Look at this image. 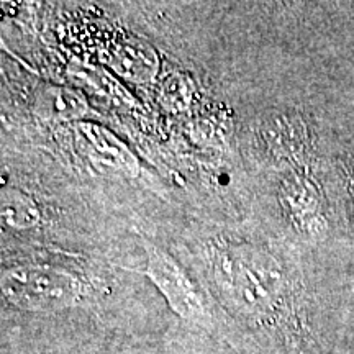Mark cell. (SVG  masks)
Here are the masks:
<instances>
[{
    "instance_id": "52a82bcc",
    "label": "cell",
    "mask_w": 354,
    "mask_h": 354,
    "mask_svg": "<svg viewBox=\"0 0 354 354\" xmlns=\"http://www.w3.org/2000/svg\"><path fill=\"white\" fill-rule=\"evenodd\" d=\"M2 220L13 230H32L41 220L38 203L28 194L17 189L2 190Z\"/></svg>"
},
{
    "instance_id": "6da1fadb",
    "label": "cell",
    "mask_w": 354,
    "mask_h": 354,
    "mask_svg": "<svg viewBox=\"0 0 354 354\" xmlns=\"http://www.w3.org/2000/svg\"><path fill=\"white\" fill-rule=\"evenodd\" d=\"M212 276L223 302L251 325L269 326L284 313L286 286L281 269L268 254L248 245L218 250Z\"/></svg>"
},
{
    "instance_id": "3957f363",
    "label": "cell",
    "mask_w": 354,
    "mask_h": 354,
    "mask_svg": "<svg viewBox=\"0 0 354 354\" xmlns=\"http://www.w3.org/2000/svg\"><path fill=\"white\" fill-rule=\"evenodd\" d=\"M148 276L177 315L183 317L184 320L196 322L198 325L209 323V312L202 295L171 256L159 250H153L148 259Z\"/></svg>"
},
{
    "instance_id": "5b68a950",
    "label": "cell",
    "mask_w": 354,
    "mask_h": 354,
    "mask_svg": "<svg viewBox=\"0 0 354 354\" xmlns=\"http://www.w3.org/2000/svg\"><path fill=\"white\" fill-rule=\"evenodd\" d=\"M33 112L44 120L74 122L88 112V104L81 92L73 87L44 86L33 99Z\"/></svg>"
},
{
    "instance_id": "7a4b0ae2",
    "label": "cell",
    "mask_w": 354,
    "mask_h": 354,
    "mask_svg": "<svg viewBox=\"0 0 354 354\" xmlns=\"http://www.w3.org/2000/svg\"><path fill=\"white\" fill-rule=\"evenodd\" d=\"M3 297L15 307L53 312L76 305L84 295L81 281L50 266H17L2 271Z\"/></svg>"
},
{
    "instance_id": "8992f818",
    "label": "cell",
    "mask_w": 354,
    "mask_h": 354,
    "mask_svg": "<svg viewBox=\"0 0 354 354\" xmlns=\"http://www.w3.org/2000/svg\"><path fill=\"white\" fill-rule=\"evenodd\" d=\"M113 68L131 81L148 82L158 71V57L153 50L138 44H125L115 51Z\"/></svg>"
},
{
    "instance_id": "277c9868",
    "label": "cell",
    "mask_w": 354,
    "mask_h": 354,
    "mask_svg": "<svg viewBox=\"0 0 354 354\" xmlns=\"http://www.w3.org/2000/svg\"><path fill=\"white\" fill-rule=\"evenodd\" d=\"M77 141L91 159L115 171L135 176L140 171L138 159L128 146L117 138L107 128L95 123H79L76 128Z\"/></svg>"
}]
</instances>
